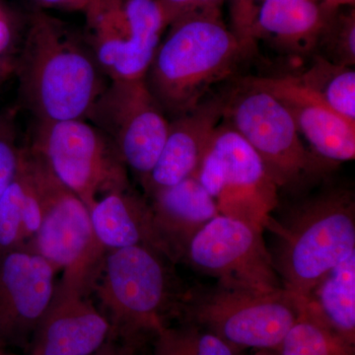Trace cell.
Masks as SVG:
<instances>
[{"label": "cell", "instance_id": "1", "mask_svg": "<svg viewBox=\"0 0 355 355\" xmlns=\"http://www.w3.org/2000/svg\"><path fill=\"white\" fill-rule=\"evenodd\" d=\"M14 72L37 121L86 120L110 81L83 32L42 9L26 22Z\"/></svg>", "mask_w": 355, "mask_h": 355}, {"label": "cell", "instance_id": "2", "mask_svg": "<svg viewBox=\"0 0 355 355\" xmlns=\"http://www.w3.org/2000/svg\"><path fill=\"white\" fill-rule=\"evenodd\" d=\"M167 29L144 80L171 120L200 104L252 51L224 23L221 10L189 14Z\"/></svg>", "mask_w": 355, "mask_h": 355}, {"label": "cell", "instance_id": "3", "mask_svg": "<svg viewBox=\"0 0 355 355\" xmlns=\"http://www.w3.org/2000/svg\"><path fill=\"white\" fill-rule=\"evenodd\" d=\"M265 229L275 235L270 253L284 288L308 297L319 280L355 251V198L343 187L303 196Z\"/></svg>", "mask_w": 355, "mask_h": 355}, {"label": "cell", "instance_id": "4", "mask_svg": "<svg viewBox=\"0 0 355 355\" xmlns=\"http://www.w3.org/2000/svg\"><path fill=\"white\" fill-rule=\"evenodd\" d=\"M172 261L147 246L107 251L93 294L108 320V343L137 352L146 336H156L166 326L167 313L179 311L184 293H179ZM107 343V345H108Z\"/></svg>", "mask_w": 355, "mask_h": 355}, {"label": "cell", "instance_id": "5", "mask_svg": "<svg viewBox=\"0 0 355 355\" xmlns=\"http://www.w3.org/2000/svg\"><path fill=\"white\" fill-rule=\"evenodd\" d=\"M223 121L258 153L279 190L300 195L338 165L306 147L286 107L247 78L226 95Z\"/></svg>", "mask_w": 355, "mask_h": 355}, {"label": "cell", "instance_id": "6", "mask_svg": "<svg viewBox=\"0 0 355 355\" xmlns=\"http://www.w3.org/2000/svg\"><path fill=\"white\" fill-rule=\"evenodd\" d=\"M300 297L284 287L253 288L216 282L184 292L179 312L236 349L279 352L299 315Z\"/></svg>", "mask_w": 355, "mask_h": 355}, {"label": "cell", "instance_id": "7", "mask_svg": "<svg viewBox=\"0 0 355 355\" xmlns=\"http://www.w3.org/2000/svg\"><path fill=\"white\" fill-rule=\"evenodd\" d=\"M27 144L89 209L103 196L132 187L116 146L88 121H34Z\"/></svg>", "mask_w": 355, "mask_h": 355}, {"label": "cell", "instance_id": "8", "mask_svg": "<svg viewBox=\"0 0 355 355\" xmlns=\"http://www.w3.org/2000/svg\"><path fill=\"white\" fill-rule=\"evenodd\" d=\"M196 177L214 198L221 216L263 231L279 205V188L252 146L221 121Z\"/></svg>", "mask_w": 355, "mask_h": 355}, {"label": "cell", "instance_id": "9", "mask_svg": "<svg viewBox=\"0 0 355 355\" xmlns=\"http://www.w3.org/2000/svg\"><path fill=\"white\" fill-rule=\"evenodd\" d=\"M83 30L110 80L146 76L167 30L157 0H92Z\"/></svg>", "mask_w": 355, "mask_h": 355}, {"label": "cell", "instance_id": "10", "mask_svg": "<svg viewBox=\"0 0 355 355\" xmlns=\"http://www.w3.org/2000/svg\"><path fill=\"white\" fill-rule=\"evenodd\" d=\"M86 121L111 139L142 186L157 162L169 128V119L144 78L110 80Z\"/></svg>", "mask_w": 355, "mask_h": 355}, {"label": "cell", "instance_id": "11", "mask_svg": "<svg viewBox=\"0 0 355 355\" xmlns=\"http://www.w3.org/2000/svg\"><path fill=\"white\" fill-rule=\"evenodd\" d=\"M27 246L62 272L60 284L92 295L107 250L96 237L85 203L55 176L43 220Z\"/></svg>", "mask_w": 355, "mask_h": 355}, {"label": "cell", "instance_id": "12", "mask_svg": "<svg viewBox=\"0 0 355 355\" xmlns=\"http://www.w3.org/2000/svg\"><path fill=\"white\" fill-rule=\"evenodd\" d=\"M183 259L222 284L261 289L284 287L263 231L221 214L193 236Z\"/></svg>", "mask_w": 355, "mask_h": 355}, {"label": "cell", "instance_id": "13", "mask_svg": "<svg viewBox=\"0 0 355 355\" xmlns=\"http://www.w3.org/2000/svg\"><path fill=\"white\" fill-rule=\"evenodd\" d=\"M57 273L27 245L0 254V349L29 350L53 298Z\"/></svg>", "mask_w": 355, "mask_h": 355}, {"label": "cell", "instance_id": "14", "mask_svg": "<svg viewBox=\"0 0 355 355\" xmlns=\"http://www.w3.org/2000/svg\"><path fill=\"white\" fill-rule=\"evenodd\" d=\"M110 334L109 321L91 296L58 282L28 355H95Z\"/></svg>", "mask_w": 355, "mask_h": 355}, {"label": "cell", "instance_id": "15", "mask_svg": "<svg viewBox=\"0 0 355 355\" xmlns=\"http://www.w3.org/2000/svg\"><path fill=\"white\" fill-rule=\"evenodd\" d=\"M291 114L299 133L320 158L340 164L355 158V123L336 114L296 76L247 77Z\"/></svg>", "mask_w": 355, "mask_h": 355}, {"label": "cell", "instance_id": "16", "mask_svg": "<svg viewBox=\"0 0 355 355\" xmlns=\"http://www.w3.org/2000/svg\"><path fill=\"white\" fill-rule=\"evenodd\" d=\"M226 95H207L195 108L169 120L162 151L142 184L146 197L195 176L214 132L223 121Z\"/></svg>", "mask_w": 355, "mask_h": 355}, {"label": "cell", "instance_id": "17", "mask_svg": "<svg viewBox=\"0 0 355 355\" xmlns=\"http://www.w3.org/2000/svg\"><path fill=\"white\" fill-rule=\"evenodd\" d=\"M49 169L23 144L15 177L0 198V254L26 246L41 225L48 202Z\"/></svg>", "mask_w": 355, "mask_h": 355}, {"label": "cell", "instance_id": "18", "mask_svg": "<svg viewBox=\"0 0 355 355\" xmlns=\"http://www.w3.org/2000/svg\"><path fill=\"white\" fill-rule=\"evenodd\" d=\"M146 198L156 231L173 263L183 259L193 236L219 214L216 200L195 176Z\"/></svg>", "mask_w": 355, "mask_h": 355}, {"label": "cell", "instance_id": "19", "mask_svg": "<svg viewBox=\"0 0 355 355\" xmlns=\"http://www.w3.org/2000/svg\"><path fill=\"white\" fill-rule=\"evenodd\" d=\"M334 10L320 0H265L252 40L256 46L263 41L291 57H312Z\"/></svg>", "mask_w": 355, "mask_h": 355}, {"label": "cell", "instance_id": "20", "mask_svg": "<svg viewBox=\"0 0 355 355\" xmlns=\"http://www.w3.org/2000/svg\"><path fill=\"white\" fill-rule=\"evenodd\" d=\"M89 211L96 237L107 251L147 246L170 260L154 225L150 203L132 187L103 196Z\"/></svg>", "mask_w": 355, "mask_h": 355}, {"label": "cell", "instance_id": "21", "mask_svg": "<svg viewBox=\"0 0 355 355\" xmlns=\"http://www.w3.org/2000/svg\"><path fill=\"white\" fill-rule=\"evenodd\" d=\"M306 298L336 333L355 345V251L327 272Z\"/></svg>", "mask_w": 355, "mask_h": 355}, {"label": "cell", "instance_id": "22", "mask_svg": "<svg viewBox=\"0 0 355 355\" xmlns=\"http://www.w3.org/2000/svg\"><path fill=\"white\" fill-rule=\"evenodd\" d=\"M354 345L328 324L310 299L300 297L297 320L288 331L280 355H354Z\"/></svg>", "mask_w": 355, "mask_h": 355}, {"label": "cell", "instance_id": "23", "mask_svg": "<svg viewBox=\"0 0 355 355\" xmlns=\"http://www.w3.org/2000/svg\"><path fill=\"white\" fill-rule=\"evenodd\" d=\"M297 78L336 114L355 123V70L334 64L319 55Z\"/></svg>", "mask_w": 355, "mask_h": 355}, {"label": "cell", "instance_id": "24", "mask_svg": "<svg viewBox=\"0 0 355 355\" xmlns=\"http://www.w3.org/2000/svg\"><path fill=\"white\" fill-rule=\"evenodd\" d=\"M238 349L211 331L189 323L164 326L155 336L154 355H237Z\"/></svg>", "mask_w": 355, "mask_h": 355}, {"label": "cell", "instance_id": "25", "mask_svg": "<svg viewBox=\"0 0 355 355\" xmlns=\"http://www.w3.org/2000/svg\"><path fill=\"white\" fill-rule=\"evenodd\" d=\"M314 55H321L334 64L354 67V7H343L331 12Z\"/></svg>", "mask_w": 355, "mask_h": 355}, {"label": "cell", "instance_id": "26", "mask_svg": "<svg viewBox=\"0 0 355 355\" xmlns=\"http://www.w3.org/2000/svg\"><path fill=\"white\" fill-rule=\"evenodd\" d=\"M16 105L0 111V198L19 168L23 144L19 141Z\"/></svg>", "mask_w": 355, "mask_h": 355}, {"label": "cell", "instance_id": "27", "mask_svg": "<svg viewBox=\"0 0 355 355\" xmlns=\"http://www.w3.org/2000/svg\"><path fill=\"white\" fill-rule=\"evenodd\" d=\"M19 24L13 14L0 1V77L7 76L15 69L19 51ZM22 41V40H21ZM20 41V42H21Z\"/></svg>", "mask_w": 355, "mask_h": 355}, {"label": "cell", "instance_id": "28", "mask_svg": "<svg viewBox=\"0 0 355 355\" xmlns=\"http://www.w3.org/2000/svg\"><path fill=\"white\" fill-rule=\"evenodd\" d=\"M265 0H232L230 29L250 51L256 49L252 40V30L259 11Z\"/></svg>", "mask_w": 355, "mask_h": 355}, {"label": "cell", "instance_id": "29", "mask_svg": "<svg viewBox=\"0 0 355 355\" xmlns=\"http://www.w3.org/2000/svg\"><path fill=\"white\" fill-rule=\"evenodd\" d=\"M162 10L166 25L169 26L178 18L196 12L221 10L226 0H157Z\"/></svg>", "mask_w": 355, "mask_h": 355}, {"label": "cell", "instance_id": "30", "mask_svg": "<svg viewBox=\"0 0 355 355\" xmlns=\"http://www.w3.org/2000/svg\"><path fill=\"white\" fill-rule=\"evenodd\" d=\"M42 8L83 13L92 0H35Z\"/></svg>", "mask_w": 355, "mask_h": 355}, {"label": "cell", "instance_id": "31", "mask_svg": "<svg viewBox=\"0 0 355 355\" xmlns=\"http://www.w3.org/2000/svg\"><path fill=\"white\" fill-rule=\"evenodd\" d=\"M324 6L331 9L343 8V7H354L355 0H320Z\"/></svg>", "mask_w": 355, "mask_h": 355}, {"label": "cell", "instance_id": "32", "mask_svg": "<svg viewBox=\"0 0 355 355\" xmlns=\"http://www.w3.org/2000/svg\"><path fill=\"white\" fill-rule=\"evenodd\" d=\"M107 355H135V352H125V350H118V352H108Z\"/></svg>", "mask_w": 355, "mask_h": 355}, {"label": "cell", "instance_id": "33", "mask_svg": "<svg viewBox=\"0 0 355 355\" xmlns=\"http://www.w3.org/2000/svg\"><path fill=\"white\" fill-rule=\"evenodd\" d=\"M253 355H280V354H279H279H272V350L261 349V352H258V354H253Z\"/></svg>", "mask_w": 355, "mask_h": 355}, {"label": "cell", "instance_id": "34", "mask_svg": "<svg viewBox=\"0 0 355 355\" xmlns=\"http://www.w3.org/2000/svg\"><path fill=\"white\" fill-rule=\"evenodd\" d=\"M0 355H17L15 354H12V352H6V350L0 349Z\"/></svg>", "mask_w": 355, "mask_h": 355}]
</instances>
